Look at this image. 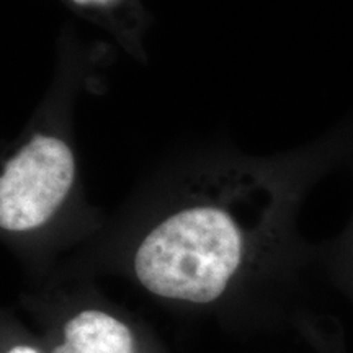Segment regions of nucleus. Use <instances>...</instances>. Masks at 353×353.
Here are the masks:
<instances>
[{"instance_id":"obj_5","label":"nucleus","mask_w":353,"mask_h":353,"mask_svg":"<svg viewBox=\"0 0 353 353\" xmlns=\"http://www.w3.org/2000/svg\"><path fill=\"white\" fill-rule=\"evenodd\" d=\"M8 353H38V352L32 347H15V348H12Z\"/></svg>"},{"instance_id":"obj_4","label":"nucleus","mask_w":353,"mask_h":353,"mask_svg":"<svg viewBox=\"0 0 353 353\" xmlns=\"http://www.w3.org/2000/svg\"><path fill=\"white\" fill-rule=\"evenodd\" d=\"M52 353H132V335L107 312L82 311L64 329V343Z\"/></svg>"},{"instance_id":"obj_1","label":"nucleus","mask_w":353,"mask_h":353,"mask_svg":"<svg viewBox=\"0 0 353 353\" xmlns=\"http://www.w3.org/2000/svg\"><path fill=\"white\" fill-rule=\"evenodd\" d=\"M265 159L208 152L167 172L183 203L162 216L136 247L132 268L152 294L206 304L221 298L245 259V231L236 208Z\"/></svg>"},{"instance_id":"obj_3","label":"nucleus","mask_w":353,"mask_h":353,"mask_svg":"<svg viewBox=\"0 0 353 353\" xmlns=\"http://www.w3.org/2000/svg\"><path fill=\"white\" fill-rule=\"evenodd\" d=\"M70 10L103 28L134 61L145 63L149 19L139 0H63Z\"/></svg>"},{"instance_id":"obj_2","label":"nucleus","mask_w":353,"mask_h":353,"mask_svg":"<svg viewBox=\"0 0 353 353\" xmlns=\"http://www.w3.org/2000/svg\"><path fill=\"white\" fill-rule=\"evenodd\" d=\"M81 46L61 48L50 94L8 144L0 167V228L26 234L46 228L77 195L81 183L72 105L88 77Z\"/></svg>"}]
</instances>
